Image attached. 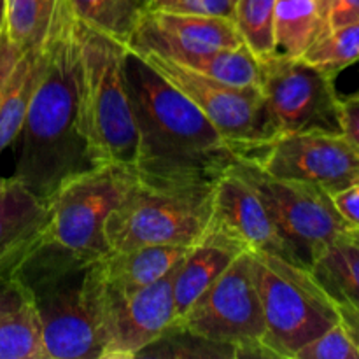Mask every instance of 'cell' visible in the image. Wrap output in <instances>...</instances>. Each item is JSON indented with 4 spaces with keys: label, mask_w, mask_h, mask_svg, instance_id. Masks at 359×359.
<instances>
[{
    "label": "cell",
    "mask_w": 359,
    "mask_h": 359,
    "mask_svg": "<svg viewBox=\"0 0 359 359\" xmlns=\"http://www.w3.org/2000/svg\"><path fill=\"white\" fill-rule=\"evenodd\" d=\"M125 74L139 130L133 168L140 182L172 189L212 188L244 161L182 91L130 49Z\"/></svg>",
    "instance_id": "1"
},
{
    "label": "cell",
    "mask_w": 359,
    "mask_h": 359,
    "mask_svg": "<svg viewBox=\"0 0 359 359\" xmlns=\"http://www.w3.org/2000/svg\"><path fill=\"white\" fill-rule=\"evenodd\" d=\"M302 60L328 76L337 77L347 67L359 62V21L326 30Z\"/></svg>",
    "instance_id": "26"
},
{
    "label": "cell",
    "mask_w": 359,
    "mask_h": 359,
    "mask_svg": "<svg viewBox=\"0 0 359 359\" xmlns=\"http://www.w3.org/2000/svg\"><path fill=\"white\" fill-rule=\"evenodd\" d=\"M318 2L328 30L359 21V0H318Z\"/></svg>",
    "instance_id": "31"
},
{
    "label": "cell",
    "mask_w": 359,
    "mask_h": 359,
    "mask_svg": "<svg viewBox=\"0 0 359 359\" xmlns=\"http://www.w3.org/2000/svg\"><path fill=\"white\" fill-rule=\"evenodd\" d=\"M0 359H46L41 323L30 302L0 319Z\"/></svg>",
    "instance_id": "27"
},
{
    "label": "cell",
    "mask_w": 359,
    "mask_h": 359,
    "mask_svg": "<svg viewBox=\"0 0 359 359\" xmlns=\"http://www.w3.org/2000/svg\"><path fill=\"white\" fill-rule=\"evenodd\" d=\"M328 30L318 0H276L273 48L276 55L302 58Z\"/></svg>",
    "instance_id": "20"
},
{
    "label": "cell",
    "mask_w": 359,
    "mask_h": 359,
    "mask_svg": "<svg viewBox=\"0 0 359 359\" xmlns=\"http://www.w3.org/2000/svg\"><path fill=\"white\" fill-rule=\"evenodd\" d=\"M172 325L237 347V359L276 358L265 344V319L252 255L242 252L219 279Z\"/></svg>",
    "instance_id": "8"
},
{
    "label": "cell",
    "mask_w": 359,
    "mask_h": 359,
    "mask_svg": "<svg viewBox=\"0 0 359 359\" xmlns=\"http://www.w3.org/2000/svg\"><path fill=\"white\" fill-rule=\"evenodd\" d=\"M273 16H276V0H237L235 2L231 20L244 44L259 62L276 55Z\"/></svg>",
    "instance_id": "28"
},
{
    "label": "cell",
    "mask_w": 359,
    "mask_h": 359,
    "mask_svg": "<svg viewBox=\"0 0 359 359\" xmlns=\"http://www.w3.org/2000/svg\"><path fill=\"white\" fill-rule=\"evenodd\" d=\"M137 358L156 359H237V347L196 335L181 326L170 325Z\"/></svg>",
    "instance_id": "25"
},
{
    "label": "cell",
    "mask_w": 359,
    "mask_h": 359,
    "mask_svg": "<svg viewBox=\"0 0 359 359\" xmlns=\"http://www.w3.org/2000/svg\"><path fill=\"white\" fill-rule=\"evenodd\" d=\"M339 314L344 325L359 330V305H340Z\"/></svg>",
    "instance_id": "36"
},
{
    "label": "cell",
    "mask_w": 359,
    "mask_h": 359,
    "mask_svg": "<svg viewBox=\"0 0 359 359\" xmlns=\"http://www.w3.org/2000/svg\"><path fill=\"white\" fill-rule=\"evenodd\" d=\"M46 221L48 203L9 177L0 196V276H13L42 238Z\"/></svg>",
    "instance_id": "16"
},
{
    "label": "cell",
    "mask_w": 359,
    "mask_h": 359,
    "mask_svg": "<svg viewBox=\"0 0 359 359\" xmlns=\"http://www.w3.org/2000/svg\"><path fill=\"white\" fill-rule=\"evenodd\" d=\"M14 181L39 198L91 168L79 126V21L60 0L42 46V67L16 142Z\"/></svg>",
    "instance_id": "2"
},
{
    "label": "cell",
    "mask_w": 359,
    "mask_h": 359,
    "mask_svg": "<svg viewBox=\"0 0 359 359\" xmlns=\"http://www.w3.org/2000/svg\"><path fill=\"white\" fill-rule=\"evenodd\" d=\"M294 359H359V351L340 321L302 347Z\"/></svg>",
    "instance_id": "29"
},
{
    "label": "cell",
    "mask_w": 359,
    "mask_h": 359,
    "mask_svg": "<svg viewBox=\"0 0 359 359\" xmlns=\"http://www.w3.org/2000/svg\"><path fill=\"white\" fill-rule=\"evenodd\" d=\"M237 0H151V11L202 16H233Z\"/></svg>",
    "instance_id": "30"
},
{
    "label": "cell",
    "mask_w": 359,
    "mask_h": 359,
    "mask_svg": "<svg viewBox=\"0 0 359 359\" xmlns=\"http://www.w3.org/2000/svg\"><path fill=\"white\" fill-rule=\"evenodd\" d=\"M7 184H9V179L0 177V196H2V195H4V191H6Z\"/></svg>",
    "instance_id": "38"
},
{
    "label": "cell",
    "mask_w": 359,
    "mask_h": 359,
    "mask_svg": "<svg viewBox=\"0 0 359 359\" xmlns=\"http://www.w3.org/2000/svg\"><path fill=\"white\" fill-rule=\"evenodd\" d=\"M135 182L132 167L116 163L91 167L70 177L46 200L48 221L42 241L86 259L105 256V224Z\"/></svg>",
    "instance_id": "7"
},
{
    "label": "cell",
    "mask_w": 359,
    "mask_h": 359,
    "mask_svg": "<svg viewBox=\"0 0 359 359\" xmlns=\"http://www.w3.org/2000/svg\"><path fill=\"white\" fill-rule=\"evenodd\" d=\"M137 55L142 56L161 77L182 91L244 160L255 158L277 137L259 88L231 86L154 53Z\"/></svg>",
    "instance_id": "9"
},
{
    "label": "cell",
    "mask_w": 359,
    "mask_h": 359,
    "mask_svg": "<svg viewBox=\"0 0 359 359\" xmlns=\"http://www.w3.org/2000/svg\"><path fill=\"white\" fill-rule=\"evenodd\" d=\"M70 6L81 23L126 46L151 11V0H70Z\"/></svg>",
    "instance_id": "22"
},
{
    "label": "cell",
    "mask_w": 359,
    "mask_h": 359,
    "mask_svg": "<svg viewBox=\"0 0 359 359\" xmlns=\"http://www.w3.org/2000/svg\"><path fill=\"white\" fill-rule=\"evenodd\" d=\"M262 90L277 137L298 132L342 133L335 77L302 58L272 55L259 62Z\"/></svg>",
    "instance_id": "10"
},
{
    "label": "cell",
    "mask_w": 359,
    "mask_h": 359,
    "mask_svg": "<svg viewBox=\"0 0 359 359\" xmlns=\"http://www.w3.org/2000/svg\"><path fill=\"white\" fill-rule=\"evenodd\" d=\"M238 245L223 237L205 233V237L189 248L174 276V321L181 319L191 305L216 283L221 273L238 255Z\"/></svg>",
    "instance_id": "17"
},
{
    "label": "cell",
    "mask_w": 359,
    "mask_h": 359,
    "mask_svg": "<svg viewBox=\"0 0 359 359\" xmlns=\"http://www.w3.org/2000/svg\"><path fill=\"white\" fill-rule=\"evenodd\" d=\"M332 195V202L335 205L337 212L342 216V219L353 228V231L359 230V182L339 189Z\"/></svg>",
    "instance_id": "32"
},
{
    "label": "cell",
    "mask_w": 359,
    "mask_h": 359,
    "mask_svg": "<svg viewBox=\"0 0 359 359\" xmlns=\"http://www.w3.org/2000/svg\"><path fill=\"white\" fill-rule=\"evenodd\" d=\"M28 302L27 291L14 276H0V319Z\"/></svg>",
    "instance_id": "34"
},
{
    "label": "cell",
    "mask_w": 359,
    "mask_h": 359,
    "mask_svg": "<svg viewBox=\"0 0 359 359\" xmlns=\"http://www.w3.org/2000/svg\"><path fill=\"white\" fill-rule=\"evenodd\" d=\"M212 189L156 188L137 179L105 224L109 252L142 245L193 248L209 230Z\"/></svg>",
    "instance_id": "6"
},
{
    "label": "cell",
    "mask_w": 359,
    "mask_h": 359,
    "mask_svg": "<svg viewBox=\"0 0 359 359\" xmlns=\"http://www.w3.org/2000/svg\"><path fill=\"white\" fill-rule=\"evenodd\" d=\"M342 135L359 149V90L349 97H340Z\"/></svg>",
    "instance_id": "33"
},
{
    "label": "cell",
    "mask_w": 359,
    "mask_h": 359,
    "mask_svg": "<svg viewBox=\"0 0 359 359\" xmlns=\"http://www.w3.org/2000/svg\"><path fill=\"white\" fill-rule=\"evenodd\" d=\"M351 237H353L354 241H356V242H359V230H356V231H351Z\"/></svg>",
    "instance_id": "39"
},
{
    "label": "cell",
    "mask_w": 359,
    "mask_h": 359,
    "mask_svg": "<svg viewBox=\"0 0 359 359\" xmlns=\"http://www.w3.org/2000/svg\"><path fill=\"white\" fill-rule=\"evenodd\" d=\"M244 44L231 18L149 11L126 48L165 58L200 55Z\"/></svg>",
    "instance_id": "15"
},
{
    "label": "cell",
    "mask_w": 359,
    "mask_h": 359,
    "mask_svg": "<svg viewBox=\"0 0 359 359\" xmlns=\"http://www.w3.org/2000/svg\"><path fill=\"white\" fill-rule=\"evenodd\" d=\"M309 270L337 307L359 305V242L351 233L332 242Z\"/></svg>",
    "instance_id": "19"
},
{
    "label": "cell",
    "mask_w": 359,
    "mask_h": 359,
    "mask_svg": "<svg viewBox=\"0 0 359 359\" xmlns=\"http://www.w3.org/2000/svg\"><path fill=\"white\" fill-rule=\"evenodd\" d=\"M168 60H174L186 69L231 86L259 88L262 83L259 60L249 51L245 44L212 53H200V55H181Z\"/></svg>",
    "instance_id": "23"
},
{
    "label": "cell",
    "mask_w": 359,
    "mask_h": 359,
    "mask_svg": "<svg viewBox=\"0 0 359 359\" xmlns=\"http://www.w3.org/2000/svg\"><path fill=\"white\" fill-rule=\"evenodd\" d=\"M126 51L125 44L79 21V126L93 167H135L139 130L126 83Z\"/></svg>",
    "instance_id": "4"
},
{
    "label": "cell",
    "mask_w": 359,
    "mask_h": 359,
    "mask_svg": "<svg viewBox=\"0 0 359 359\" xmlns=\"http://www.w3.org/2000/svg\"><path fill=\"white\" fill-rule=\"evenodd\" d=\"M207 233L226 238L242 251L269 252L297 263L242 163L228 170L214 184Z\"/></svg>",
    "instance_id": "14"
},
{
    "label": "cell",
    "mask_w": 359,
    "mask_h": 359,
    "mask_svg": "<svg viewBox=\"0 0 359 359\" xmlns=\"http://www.w3.org/2000/svg\"><path fill=\"white\" fill-rule=\"evenodd\" d=\"M93 262L41 238L13 272L41 323L46 359H102Z\"/></svg>",
    "instance_id": "3"
},
{
    "label": "cell",
    "mask_w": 359,
    "mask_h": 359,
    "mask_svg": "<svg viewBox=\"0 0 359 359\" xmlns=\"http://www.w3.org/2000/svg\"><path fill=\"white\" fill-rule=\"evenodd\" d=\"M189 248L182 245H142L111 251L95 259V266L105 284L118 290H142L158 283L177 269Z\"/></svg>",
    "instance_id": "18"
},
{
    "label": "cell",
    "mask_w": 359,
    "mask_h": 359,
    "mask_svg": "<svg viewBox=\"0 0 359 359\" xmlns=\"http://www.w3.org/2000/svg\"><path fill=\"white\" fill-rule=\"evenodd\" d=\"M4 25H6V4L4 0H0V35L4 32Z\"/></svg>",
    "instance_id": "37"
},
{
    "label": "cell",
    "mask_w": 359,
    "mask_h": 359,
    "mask_svg": "<svg viewBox=\"0 0 359 359\" xmlns=\"http://www.w3.org/2000/svg\"><path fill=\"white\" fill-rule=\"evenodd\" d=\"M93 276L102 359H132L174 323V272L142 290H118Z\"/></svg>",
    "instance_id": "12"
},
{
    "label": "cell",
    "mask_w": 359,
    "mask_h": 359,
    "mask_svg": "<svg viewBox=\"0 0 359 359\" xmlns=\"http://www.w3.org/2000/svg\"><path fill=\"white\" fill-rule=\"evenodd\" d=\"M248 161L270 177L318 186L328 193L359 182V149L342 133H284Z\"/></svg>",
    "instance_id": "13"
},
{
    "label": "cell",
    "mask_w": 359,
    "mask_h": 359,
    "mask_svg": "<svg viewBox=\"0 0 359 359\" xmlns=\"http://www.w3.org/2000/svg\"><path fill=\"white\" fill-rule=\"evenodd\" d=\"M60 0H4L6 34L23 53L44 46Z\"/></svg>",
    "instance_id": "24"
},
{
    "label": "cell",
    "mask_w": 359,
    "mask_h": 359,
    "mask_svg": "<svg viewBox=\"0 0 359 359\" xmlns=\"http://www.w3.org/2000/svg\"><path fill=\"white\" fill-rule=\"evenodd\" d=\"M21 55H23V51L11 41L9 35L6 34V28H4L2 35H0V102H2L7 81H9L13 69L16 67Z\"/></svg>",
    "instance_id": "35"
},
{
    "label": "cell",
    "mask_w": 359,
    "mask_h": 359,
    "mask_svg": "<svg viewBox=\"0 0 359 359\" xmlns=\"http://www.w3.org/2000/svg\"><path fill=\"white\" fill-rule=\"evenodd\" d=\"M242 167L255 182L298 265L311 269L332 242L353 231L325 189L270 177L248 160L242 161Z\"/></svg>",
    "instance_id": "11"
},
{
    "label": "cell",
    "mask_w": 359,
    "mask_h": 359,
    "mask_svg": "<svg viewBox=\"0 0 359 359\" xmlns=\"http://www.w3.org/2000/svg\"><path fill=\"white\" fill-rule=\"evenodd\" d=\"M251 255L266 347L276 358L294 359L302 347L340 323L339 307L309 269L269 252Z\"/></svg>",
    "instance_id": "5"
},
{
    "label": "cell",
    "mask_w": 359,
    "mask_h": 359,
    "mask_svg": "<svg viewBox=\"0 0 359 359\" xmlns=\"http://www.w3.org/2000/svg\"><path fill=\"white\" fill-rule=\"evenodd\" d=\"M42 67V48L23 53L0 102V154L16 142Z\"/></svg>",
    "instance_id": "21"
}]
</instances>
